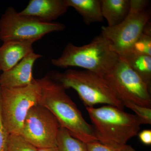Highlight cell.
I'll list each match as a JSON object with an SVG mask.
<instances>
[{"instance_id": "4fadbf2b", "label": "cell", "mask_w": 151, "mask_h": 151, "mask_svg": "<svg viewBox=\"0 0 151 151\" xmlns=\"http://www.w3.org/2000/svg\"><path fill=\"white\" fill-rule=\"evenodd\" d=\"M68 7L75 9L83 18L85 24L104 22L101 0H64Z\"/></svg>"}, {"instance_id": "ba28073f", "label": "cell", "mask_w": 151, "mask_h": 151, "mask_svg": "<svg viewBox=\"0 0 151 151\" xmlns=\"http://www.w3.org/2000/svg\"><path fill=\"white\" fill-rule=\"evenodd\" d=\"M60 127L52 113L37 104L28 112L20 135L38 149L54 147Z\"/></svg>"}, {"instance_id": "cb8c5ba5", "label": "cell", "mask_w": 151, "mask_h": 151, "mask_svg": "<svg viewBox=\"0 0 151 151\" xmlns=\"http://www.w3.org/2000/svg\"><path fill=\"white\" fill-rule=\"evenodd\" d=\"M37 151H58L57 147H54L47 148H42L38 149Z\"/></svg>"}, {"instance_id": "7402d4cb", "label": "cell", "mask_w": 151, "mask_h": 151, "mask_svg": "<svg viewBox=\"0 0 151 151\" xmlns=\"http://www.w3.org/2000/svg\"><path fill=\"white\" fill-rule=\"evenodd\" d=\"M150 4L148 0H130L129 12H140L145 11Z\"/></svg>"}, {"instance_id": "52a82bcc", "label": "cell", "mask_w": 151, "mask_h": 151, "mask_svg": "<svg viewBox=\"0 0 151 151\" xmlns=\"http://www.w3.org/2000/svg\"><path fill=\"white\" fill-rule=\"evenodd\" d=\"M105 78L123 105L132 103L151 108V88L123 58L120 57L116 66Z\"/></svg>"}, {"instance_id": "d4e9b609", "label": "cell", "mask_w": 151, "mask_h": 151, "mask_svg": "<svg viewBox=\"0 0 151 151\" xmlns=\"http://www.w3.org/2000/svg\"></svg>"}, {"instance_id": "d6986e66", "label": "cell", "mask_w": 151, "mask_h": 151, "mask_svg": "<svg viewBox=\"0 0 151 151\" xmlns=\"http://www.w3.org/2000/svg\"><path fill=\"white\" fill-rule=\"evenodd\" d=\"M124 105L135 113L141 124H151V108L143 107L132 103H125Z\"/></svg>"}, {"instance_id": "5b68a950", "label": "cell", "mask_w": 151, "mask_h": 151, "mask_svg": "<svg viewBox=\"0 0 151 151\" xmlns=\"http://www.w3.org/2000/svg\"><path fill=\"white\" fill-rule=\"evenodd\" d=\"M40 91L36 79L24 87H0L2 121L9 134H20L28 112L38 104Z\"/></svg>"}, {"instance_id": "8992f818", "label": "cell", "mask_w": 151, "mask_h": 151, "mask_svg": "<svg viewBox=\"0 0 151 151\" xmlns=\"http://www.w3.org/2000/svg\"><path fill=\"white\" fill-rule=\"evenodd\" d=\"M65 25L56 22H45L31 17L19 14L15 9L8 8L0 19V40L7 41L38 40L54 32L62 31Z\"/></svg>"}, {"instance_id": "ffe728a7", "label": "cell", "mask_w": 151, "mask_h": 151, "mask_svg": "<svg viewBox=\"0 0 151 151\" xmlns=\"http://www.w3.org/2000/svg\"><path fill=\"white\" fill-rule=\"evenodd\" d=\"M87 151H136L129 145L113 147L104 145L98 141H94L86 144Z\"/></svg>"}, {"instance_id": "277c9868", "label": "cell", "mask_w": 151, "mask_h": 151, "mask_svg": "<svg viewBox=\"0 0 151 151\" xmlns=\"http://www.w3.org/2000/svg\"><path fill=\"white\" fill-rule=\"evenodd\" d=\"M48 75L65 89H74L86 107L104 104L124 110V106L105 77L87 70L68 69Z\"/></svg>"}, {"instance_id": "603a6c76", "label": "cell", "mask_w": 151, "mask_h": 151, "mask_svg": "<svg viewBox=\"0 0 151 151\" xmlns=\"http://www.w3.org/2000/svg\"><path fill=\"white\" fill-rule=\"evenodd\" d=\"M140 141L146 145H151V130L145 129L142 130L138 134Z\"/></svg>"}, {"instance_id": "9a60e30c", "label": "cell", "mask_w": 151, "mask_h": 151, "mask_svg": "<svg viewBox=\"0 0 151 151\" xmlns=\"http://www.w3.org/2000/svg\"><path fill=\"white\" fill-rule=\"evenodd\" d=\"M122 58L151 88V56L129 55Z\"/></svg>"}, {"instance_id": "ac0fdd59", "label": "cell", "mask_w": 151, "mask_h": 151, "mask_svg": "<svg viewBox=\"0 0 151 151\" xmlns=\"http://www.w3.org/2000/svg\"><path fill=\"white\" fill-rule=\"evenodd\" d=\"M129 55L151 56V36L143 33L134 44L127 56Z\"/></svg>"}, {"instance_id": "7a4b0ae2", "label": "cell", "mask_w": 151, "mask_h": 151, "mask_svg": "<svg viewBox=\"0 0 151 151\" xmlns=\"http://www.w3.org/2000/svg\"><path fill=\"white\" fill-rule=\"evenodd\" d=\"M120 59L112 50L111 42L100 34L89 43L78 46L68 43L59 57L51 60L56 67L81 68L105 77L111 72Z\"/></svg>"}, {"instance_id": "2e32d148", "label": "cell", "mask_w": 151, "mask_h": 151, "mask_svg": "<svg viewBox=\"0 0 151 151\" xmlns=\"http://www.w3.org/2000/svg\"><path fill=\"white\" fill-rule=\"evenodd\" d=\"M56 147L58 151H87L86 143L74 138L61 127L58 134Z\"/></svg>"}, {"instance_id": "7c38bea8", "label": "cell", "mask_w": 151, "mask_h": 151, "mask_svg": "<svg viewBox=\"0 0 151 151\" xmlns=\"http://www.w3.org/2000/svg\"><path fill=\"white\" fill-rule=\"evenodd\" d=\"M35 40H11L4 42L0 47V70L6 71L33 52Z\"/></svg>"}, {"instance_id": "8fae6325", "label": "cell", "mask_w": 151, "mask_h": 151, "mask_svg": "<svg viewBox=\"0 0 151 151\" xmlns=\"http://www.w3.org/2000/svg\"><path fill=\"white\" fill-rule=\"evenodd\" d=\"M64 0H31L27 6L19 13L45 22H52L67 12Z\"/></svg>"}, {"instance_id": "44dd1931", "label": "cell", "mask_w": 151, "mask_h": 151, "mask_svg": "<svg viewBox=\"0 0 151 151\" xmlns=\"http://www.w3.org/2000/svg\"><path fill=\"white\" fill-rule=\"evenodd\" d=\"M9 134L4 127L1 116V98L0 94V151H8Z\"/></svg>"}, {"instance_id": "30bf717a", "label": "cell", "mask_w": 151, "mask_h": 151, "mask_svg": "<svg viewBox=\"0 0 151 151\" xmlns=\"http://www.w3.org/2000/svg\"><path fill=\"white\" fill-rule=\"evenodd\" d=\"M42 57L41 55L32 52L13 67L3 72L0 76V87L19 88L32 84L35 80L32 75L34 64Z\"/></svg>"}, {"instance_id": "5bb4252c", "label": "cell", "mask_w": 151, "mask_h": 151, "mask_svg": "<svg viewBox=\"0 0 151 151\" xmlns=\"http://www.w3.org/2000/svg\"><path fill=\"white\" fill-rule=\"evenodd\" d=\"M103 18L109 27L122 23L127 17L130 10V0H101Z\"/></svg>"}, {"instance_id": "9c48e42d", "label": "cell", "mask_w": 151, "mask_h": 151, "mask_svg": "<svg viewBox=\"0 0 151 151\" xmlns=\"http://www.w3.org/2000/svg\"><path fill=\"white\" fill-rule=\"evenodd\" d=\"M150 18V12L147 10L129 12L119 24L113 27H102L101 34L111 42L112 50L120 58H124L129 54L134 44L142 34Z\"/></svg>"}, {"instance_id": "3957f363", "label": "cell", "mask_w": 151, "mask_h": 151, "mask_svg": "<svg viewBox=\"0 0 151 151\" xmlns=\"http://www.w3.org/2000/svg\"><path fill=\"white\" fill-rule=\"evenodd\" d=\"M97 141L108 146L121 147L138 135L141 122L135 114L111 105L86 107Z\"/></svg>"}, {"instance_id": "e0dca14e", "label": "cell", "mask_w": 151, "mask_h": 151, "mask_svg": "<svg viewBox=\"0 0 151 151\" xmlns=\"http://www.w3.org/2000/svg\"><path fill=\"white\" fill-rule=\"evenodd\" d=\"M38 149L19 134H9L8 151H37Z\"/></svg>"}, {"instance_id": "6da1fadb", "label": "cell", "mask_w": 151, "mask_h": 151, "mask_svg": "<svg viewBox=\"0 0 151 151\" xmlns=\"http://www.w3.org/2000/svg\"><path fill=\"white\" fill-rule=\"evenodd\" d=\"M40 86L38 104L56 118L60 127L83 142L97 141L92 125L85 121L81 111L66 94V89L48 75L36 79Z\"/></svg>"}]
</instances>
